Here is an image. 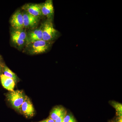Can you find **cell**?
Here are the masks:
<instances>
[{
	"instance_id": "6da1fadb",
	"label": "cell",
	"mask_w": 122,
	"mask_h": 122,
	"mask_svg": "<svg viewBox=\"0 0 122 122\" xmlns=\"http://www.w3.org/2000/svg\"><path fill=\"white\" fill-rule=\"evenodd\" d=\"M42 40L52 42L56 39L59 35L58 30L54 27L52 19H48L41 25Z\"/></svg>"
},
{
	"instance_id": "ba28073f",
	"label": "cell",
	"mask_w": 122,
	"mask_h": 122,
	"mask_svg": "<svg viewBox=\"0 0 122 122\" xmlns=\"http://www.w3.org/2000/svg\"><path fill=\"white\" fill-rule=\"evenodd\" d=\"M42 40L41 26L39 28L34 30L27 33L26 45L39 40Z\"/></svg>"
},
{
	"instance_id": "ac0fdd59",
	"label": "cell",
	"mask_w": 122,
	"mask_h": 122,
	"mask_svg": "<svg viewBox=\"0 0 122 122\" xmlns=\"http://www.w3.org/2000/svg\"><path fill=\"white\" fill-rule=\"evenodd\" d=\"M38 122H55L54 120H53L52 119L49 117L47 118L46 119L42 120V121H41Z\"/></svg>"
},
{
	"instance_id": "7c38bea8",
	"label": "cell",
	"mask_w": 122,
	"mask_h": 122,
	"mask_svg": "<svg viewBox=\"0 0 122 122\" xmlns=\"http://www.w3.org/2000/svg\"><path fill=\"white\" fill-rule=\"evenodd\" d=\"M66 111L65 109L62 106H57L54 107L51 112L49 117L55 121Z\"/></svg>"
},
{
	"instance_id": "30bf717a",
	"label": "cell",
	"mask_w": 122,
	"mask_h": 122,
	"mask_svg": "<svg viewBox=\"0 0 122 122\" xmlns=\"http://www.w3.org/2000/svg\"><path fill=\"white\" fill-rule=\"evenodd\" d=\"M24 28H34L38 24L39 18L25 12L23 14Z\"/></svg>"
},
{
	"instance_id": "5bb4252c",
	"label": "cell",
	"mask_w": 122,
	"mask_h": 122,
	"mask_svg": "<svg viewBox=\"0 0 122 122\" xmlns=\"http://www.w3.org/2000/svg\"><path fill=\"white\" fill-rule=\"evenodd\" d=\"M110 103L116 111V115L117 117H122V103L115 101H112Z\"/></svg>"
},
{
	"instance_id": "7a4b0ae2",
	"label": "cell",
	"mask_w": 122,
	"mask_h": 122,
	"mask_svg": "<svg viewBox=\"0 0 122 122\" xmlns=\"http://www.w3.org/2000/svg\"><path fill=\"white\" fill-rule=\"evenodd\" d=\"M26 96L23 91L20 90L10 92L6 95L9 102L14 109L19 112Z\"/></svg>"
},
{
	"instance_id": "8fae6325",
	"label": "cell",
	"mask_w": 122,
	"mask_h": 122,
	"mask_svg": "<svg viewBox=\"0 0 122 122\" xmlns=\"http://www.w3.org/2000/svg\"><path fill=\"white\" fill-rule=\"evenodd\" d=\"M1 82L4 88L10 92L13 91L15 82L13 79L8 77L3 74L0 76Z\"/></svg>"
},
{
	"instance_id": "ffe728a7",
	"label": "cell",
	"mask_w": 122,
	"mask_h": 122,
	"mask_svg": "<svg viewBox=\"0 0 122 122\" xmlns=\"http://www.w3.org/2000/svg\"><path fill=\"white\" fill-rule=\"evenodd\" d=\"M2 57H1V56L0 55V62H2Z\"/></svg>"
},
{
	"instance_id": "8992f818",
	"label": "cell",
	"mask_w": 122,
	"mask_h": 122,
	"mask_svg": "<svg viewBox=\"0 0 122 122\" xmlns=\"http://www.w3.org/2000/svg\"><path fill=\"white\" fill-rule=\"evenodd\" d=\"M11 26L13 29L22 30L24 28L23 14L20 11H18L14 14L10 20Z\"/></svg>"
},
{
	"instance_id": "e0dca14e",
	"label": "cell",
	"mask_w": 122,
	"mask_h": 122,
	"mask_svg": "<svg viewBox=\"0 0 122 122\" xmlns=\"http://www.w3.org/2000/svg\"><path fill=\"white\" fill-rule=\"evenodd\" d=\"M4 65L3 62H0V76L3 74V68Z\"/></svg>"
},
{
	"instance_id": "3957f363",
	"label": "cell",
	"mask_w": 122,
	"mask_h": 122,
	"mask_svg": "<svg viewBox=\"0 0 122 122\" xmlns=\"http://www.w3.org/2000/svg\"><path fill=\"white\" fill-rule=\"evenodd\" d=\"M52 42L43 40L37 41L26 45V50L28 53L31 55L44 53L49 49Z\"/></svg>"
},
{
	"instance_id": "52a82bcc",
	"label": "cell",
	"mask_w": 122,
	"mask_h": 122,
	"mask_svg": "<svg viewBox=\"0 0 122 122\" xmlns=\"http://www.w3.org/2000/svg\"><path fill=\"white\" fill-rule=\"evenodd\" d=\"M41 4H26L22 7V9L30 15L39 17L41 16Z\"/></svg>"
},
{
	"instance_id": "2e32d148",
	"label": "cell",
	"mask_w": 122,
	"mask_h": 122,
	"mask_svg": "<svg viewBox=\"0 0 122 122\" xmlns=\"http://www.w3.org/2000/svg\"><path fill=\"white\" fill-rule=\"evenodd\" d=\"M67 111L62 114L58 118H57L56 120L55 121V122H63V119L64 117L65 116L66 114L67 113Z\"/></svg>"
},
{
	"instance_id": "d6986e66",
	"label": "cell",
	"mask_w": 122,
	"mask_h": 122,
	"mask_svg": "<svg viewBox=\"0 0 122 122\" xmlns=\"http://www.w3.org/2000/svg\"><path fill=\"white\" fill-rule=\"evenodd\" d=\"M114 121L115 122H122V117H117L115 120Z\"/></svg>"
},
{
	"instance_id": "277c9868",
	"label": "cell",
	"mask_w": 122,
	"mask_h": 122,
	"mask_svg": "<svg viewBox=\"0 0 122 122\" xmlns=\"http://www.w3.org/2000/svg\"><path fill=\"white\" fill-rule=\"evenodd\" d=\"M27 33L23 29H13L11 32L12 42L18 47H21L26 45Z\"/></svg>"
},
{
	"instance_id": "4fadbf2b",
	"label": "cell",
	"mask_w": 122,
	"mask_h": 122,
	"mask_svg": "<svg viewBox=\"0 0 122 122\" xmlns=\"http://www.w3.org/2000/svg\"><path fill=\"white\" fill-rule=\"evenodd\" d=\"M3 74L6 77L13 79L15 83L18 81V77L16 75L5 65L3 66Z\"/></svg>"
},
{
	"instance_id": "5b68a950",
	"label": "cell",
	"mask_w": 122,
	"mask_h": 122,
	"mask_svg": "<svg viewBox=\"0 0 122 122\" xmlns=\"http://www.w3.org/2000/svg\"><path fill=\"white\" fill-rule=\"evenodd\" d=\"M20 112L27 118L31 117L34 115V107L31 100L28 96H26L20 108Z\"/></svg>"
},
{
	"instance_id": "9c48e42d",
	"label": "cell",
	"mask_w": 122,
	"mask_h": 122,
	"mask_svg": "<svg viewBox=\"0 0 122 122\" xmlns=\"http://www.w3.org/2000/svg\"><path fill=\"white\" fill-rule=\"evenodd\" d=\"M42 15L46 16L48 19H51L54 13V9L52 0H47L41 4Z\"/></svg>"
},
{
	"instance_id": "9a60e30c",
	"label": "cell",
	"mask_w": 122,
	"mask_h": 122,
	"mask_svg": "<svg viewBox=\"0 0 122 122\" xmlns=\"http://www.w3.org/2000/svg\"><path fill=\"white\" fill-rule=\"evenodd\" d=\"M63 122H77L74 116L71 113L66 114L63 119Z\"/></svg>"
},
{
	"instance_id": "44dd1931",
	"label": "cell",
	"mask_w": 122,
	"mask_h": 122,
	"mask_svg": "<svg viewBox=\"0 0 122 122\" xmlns=\"http://www.w3.org/2000/svg\"><path fill=\"white\" fill-rule=\"evenodd\" d=\"M109 122H115L114 120H110Z\"/></svg>"
}]
</instances>
